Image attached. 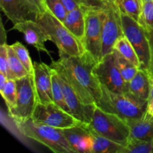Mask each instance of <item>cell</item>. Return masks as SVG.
<instances>
[{
    "label": "cell",
    "mask_w": 153,
    "mask_h": 153,
    "mask_svg": "<svg viewBox=\"0 0 153 153\" xmlns=\"http://www.w3.org/2000/svg\"><path fill=\"white\" fill-rule=\"evenodd\" d=\"M97 62L85 52L81 56H61L51 67L70 84L85 105H96L102 95V85L94 73Z\"/></svg>",
    "instance_id": "cell-1"
},
{
    "label": "cell",
    "mask_w": 153,
    "mask_h": 153,
    "mask_svg": "<svg viewBox=\"0 0 153 153\" xmlns=\"http://www.w3.org/2000/svg\"><path fill=\"white\" fill-rule=\"evenodd\" d=\"M147 104L148 101L138 99L131 93L114 92L102 85L101 97L96 105L126 121L141 117L146 112Z\"/></svg>",
    "instance_id": "cell-2"
},
{
    "label": "cell",
    "mask_w": 153,
    "mask_h": 153,
    "mask_svg": "<svg viewBox=\"0 0 153 153\" xmlns=\"http://www.w3.org/2000/svg\"><path fill=\"white\" fill-rule=\"evenodd\" d=\"M14 123L22 135L44 145L53 152L76 153L61 128L37 123L31 118Z\"/></svg>",
    "instance_id": "cell-3"
},
{
    "label": "cell",
    "mask_w": 153,
    "mask_h": 153,
    "mask_svg": "<svg viewBox=\"0 0 153 153\" xmlns=\"http://www.w3.org/2000/svg\"><path fill=\"white\" fill-rule=\"evenodd\" d=\"M57 46L61 56H81L85 52L82 42L76 38L64 25L48 10L39 15L37 19Z\"/></svg>",
    "instance_id": "cell-4"
},
{
    "label": "cell",
    "mask_w": 153,
    "mask_h": 153,
    "mask_svg": "<svg viewBox=\"0 0 153 153\" xmlns=\"http://www.w3.org/2000/svg\"><path fill=\"white\" fill-rule=\"evenodd\" d=\"M89 125L99 134L124 146H126L131 137L129 126L126 121L114 114L102 110L97 106Z\"/></svg>",
    "instance_id": "cell-5"
},
{
    "label": "cell",
    "mask_w": 153,
    "mask_h": 153,
    "mask_svg": "<svg viewBox=\"0 0 153 153\" xmlns=\"http://www.w3.org/2000/svg\"><path fill=\"white\" fill-rule=\"evenodd\" d=\"M105 5L103 7H88L85 13L86 26L82 43L85 52L90 54L97 64L102 59V26L105 19Z\"/></svg>",
    "instance_id": "cell-6"
},
{
    "label": "cell",
    "mask_w": 153,
    "mask_h": 153,
    "mask_svg": "<svg viewBox=\"0 0 153 153\" xmlns=\"http://www.w3.org/2000/svg\"><path fill=\"white\" fill-rule=\"evenodd\" d=\"M120 15L123 34L129 40L138 56L140 68L147 70L150 75L151 52L146 30L130 16L122 13Z\"/></svg>",
    "instance_id": "cell-7"
},
{
    "label": "cell",
    "mask_w": 153,
    "mask_h": 153,
    "mask_svg": "<svg viewBox=\"0 0 153 153\" xmlns=\"http://www.w3.org/2000/svg\"><path fill=\"white\" fill-rule=\"evenodd\" d=\"M16 102L8 114L13 121H25L31 118L37 103L32 74L16 79Z\"/></svg>",
    "instance_id": "cell-8"
},
{
    "label": "cell",
    "mask_w": 153,
    "mask_h": 153,
    "mask_svg": "<svg viewBox=\"0 0 153 153\" xmlns=\"http://www.w3.org/2000/svg\"><path fill=\"white\" fill-rule=\"evenodd\" d=\"M31 119L37 123L61 129L75 126L83 123L74 117L71 114L63 110L54 102L45 104L37 102Z\"/></svg>",
    "instance_id": "cell-9"
},
{
    "label": "cell",
    "mask_w": 153,
    "mask_h": 153,
    "mask_svg": "<svg viewBox=\"0 0 153 153\" xmlns=\"http://www.w3.org/2000/svg\"><path fill=\"white\" fill-rule=\"evenodd\" d=\"M123 34L119 9L114 1L106 2L102 26V58L113 52L117 40Z\"/></svg>",
    "instance_id": "cell-10"
},
{
    "label": "cell",
    "mask_w": 153,
    "mask_h": 153,
    "mask_svg": "<svg viewBox=\"0 0 153 153\" xmlns=\"http://www.w3.org/2000/svg\"><path fill=\"white\" fill-rule=\"evenodd\" d=\"M94 73L100 84L110 91L117 93L128 92V83L123 79L115 64L113 53L103 57L95 65Z\"/></svg>",
    "instance_id": "cell-11"
},
{
    "label": "cell",
    "mask_w": 153,
    "mask_h": 153,
    "mask_svg": "<svg viewBox=\"0 0 153 153\" xmlns=\"http://www.w3.org/2000/svg\"><path fill=\"white\" fill-rule=\"evenodd\" d=\"M59 82L61 83V88L64 93L66 103L69 108L70 114L74 117L80 120L81 122L90 123L92 120L95 110L96 105H85L79 99L70 84L58 73Z\"/></svg>",
    "instance_id": "cell-12"
},
{
    "label": "cell",
    "mask_w": 153,
    "mask_h": 153,
    "mask_svg": "<svg viewBox=\"0 0 153 153\" xmlns=\"http://www.w3.org/2000/svg\"><path fill=\"white\" fill-rule=\"evenodd\" d=\"M1 9L13 25L27 20L37 21L40 12L26 0H0Z\"/></svg>",
    "instance_id": "cell-13"
},
{
    "label": "cell",
    "mask_w": 153,
    "mask_h": 153,
    "mask_svg": "<svg viewBox=\"0 0 153 153\" xmlns=\"http://www.w3.org/2000/svg\"><path fill=\"white\" fill-rule=\"evenodd\" d=\"M32 78L37 102H52V67L45 63L34 62Z\"/></svg>",
    "instance_id": "cell-14"
},
{
    "label": "cell",
    "mask_w": 153,
    "mask_h": 153,
    "mask_svg": "<svg viewBox=\"0 0 153 153\" xmlns=\"http://www.w3.org/2000/svg\"><path fill=\"white\" fill-rule=\"evenodd\" d=\"M13 30L22 33L28 44L34 46L39 52H46L51 57L50 52L46 48L45 43L50 40V37L43 26L37 21L27 20L13 25Z\"/></svg>",
    "instance_id": "cell-15"
},
{
    "label": "cell",
    "mask_w": 153,
    "mask_h": 153,
    "mask_svg": "<svg viewBox=\"0 0 153 153\" xmlns=\"http://www.w3.org/2000/svg\"><path fill=\"white\" fill-rule=\"evenodd\" d=\"M88 124L82 123L62 129L67 141L76 153H92L93 138L88 131Z\"/></svg>",
    "instance_id": "cell-16"
},
{
    "label": "cell",
    "mask_w": 153,
    "mask_h": 153,
    "mask_svg": "<svg viewBox=\"0 0 153 153\" xmlns=\"http://www.w3.org/2000/svg\"><path fill=\"white\" fill-rule=\"evenodd\" d=\"M152 79L149 72L140 68L135 76L128 82V92L138 99L148 101L150 95Z\"/></svg>",
    "instance_id": "cell-17"
},
{
    "label": "cell",
    "mask_w": 153,
    "mask_h": 153,
    "mask_svg": "<svg viewBox=\"0 0 153 153\" xmlns=\"http://www.w3.org/2000/svg\"><path fill=\"white\" fill-rule=\"evenodd\" d=\"M88 7H79L67 12L64 25L67 29L81 42L83 40L85 33V13Z\"/></svg>",
    "instance_id": "cell-18"
},
{
    "label": "cell",
    "mask_w": 153,
    "mask_h": 153,
    "mask_svg": "<svg viewBox=\"0 0 153 153\" xmlns=\"http://www.w3.org/2000/svg\"><path fill=\"white\" fill-rule=\"evenodd\" d=\"M131 131V137L144 140H153V116L146 112L139 119L126 120Z\"/></svg>",
    "instance_id": "cell-19"
},
{
    "label": "cell",
    "mask_w": 153,
    "mask_h": 153,
    "mask_svg": "<svg viewBox=\"0 0 153 153\" xmlns=\"http://www.w3.org/2000/svg\"><path fill=\"white\" fill-rule=\"evenodd\" d=\"M88 131L93 138L92 153H123L125 146L96 132L88 124Z\"/></svg>",
    "instance_id": "cell-20"
},
{
    "label": "cell",
    "mask_w": 153,
    "mask_h": 153,
    "mask_svg": "<svg viewBox=\"0 0 153 153\" xmlns=\"http://www.w3.org/2000/svg\"><path fill=\"white\" fill-rule=\"evenodd\" d=\"M114 50H116L117 52H119L123 58L138 67L139 68L140 67V63L138 56L133 46L124 34L117 40L114 46Z\"/></svg>",
    "instance_id": "cell-21"
},
{
    "label": "cell",
    "mask_w": 153,
    "mask_h": 153,
    "mask_svg": "<svg viewBox=\"0 0 153 153\" xmlns=\"http://www.w3.org/2000/svg\"><path fill=\"white\" fill-rule=\"evenodd\" d=\"M114 3L120 13L139 22L143 6L142 0H115Z\"/></svg>",
    "instance_id": "cell-22"
},
{
    "label": "cell",
    "mask_w": 153,
    "mask_h": 153,
    "mask_svg": "<svg viewBox=\"0 0 153 153\" xmlns=\"http://www.w3.org/2000/svg\"><path fill=\"white\" fill-rule=\"evenodd\" d=\"M112 53H113L114 58L115 64H116L120 73H121L123 79L126 82L128 83L135 76L140 68L130 62L129 61L126 59L125 58H123L116 50H113Z\"/></svg>",
    "instance_id": "cell-23"
},
{
    "label": "cell",
    "mask_w": 153,
    "mask_h": 153,
    "mask_svg": "<svg viewBox=\"0 0 153 153\" xmlns=\"http://www.w3.org/2000/svg\"><path fill=\"white\" fill-rule=\"evenodd\" d=\"M8 50V64L10 73L13 79H19L30 74L28 70L25 69L20 60L16 56V53L12 49L10 45H7Z\"/></svg>",
    "instance_id": "cell-24"
},
{
    "label": "cell",
    "mask_w": 153,
    "mask_h": 153,
    "mask_svg": "<svg viewBox=\"0 0 153 153\" xmlns=\"http://www.w3.org/2000/svg\"><path fill=\"white\" fill-rule=\"evenodd\" d=\"M123 153H153V140H144L130 137Z\"/></svg>",
    "instance_id": "cell-25"
},
{
    "label": "cell",
    "mask_w": 153,
    "mask_h": 153,
    "mask_svg": "<svg viewBox=\"0 0 153 153\" xmlns=\"http://www.w3.org/2000/svg\"><path fill=\"white\" fill-rule=\"evenodd\" d=\"M52 98H53V102L59 106L61 108L64 110L65 111L68 112L70 114L69 108L66 103L65 99H64V93H63L62 88H61V83L59 82L58 73L57 72L52 68Z\"/></svg>",
    "instance_id": "cell-26"
},
{
    "label": "cell",
    "mask_w": 153,
    "mask_h": 153,
    "mask_svg": "<svg viewBox=\"0 0 153 153\" xmlns=\"http://www.w3.org/2000/svg\"><path fill=\"white\" fill-rule=\"evenodd\" d=\"M0 92L8 111L13 108L16 102V79H8L6 85H4L3 89L0 91Z\"/></svg>",
    "instance_id": "cell-27"
},
{
    "label": "cell",
    "mask_w": 153,
    "mask_h": 153,
    "mask_svg": "<svg viewBox=\"0 0 153 153\" xmlns=\"http://www.w3.org/2000/svg\"><path fill=\"white\" fill-rule=\"evenodd\" d=\"M10 46L13 49L16 56L20 60L25 69L28 70V73L30 74H32L33 69H34V62H32V61H31V58L26 47L22 43L18 41L15 42L14 43L10 45Z\"/></svg>",
    "instance_id": "cell-28"
},
{
    "label": "cell",
    "mask_w": 153,
    "mask_h": 153,
    "mask_svg": "<svg viewBox=\"0 0 153 153\" xmlns=\"http://www.w3.org/2000/svg\"><path fill=\"white\" fill-rule=\"evenodd\" d=\"M139 23L146 29H153V0L143 1Z\"/></svg>",
    "instance_id": "cell-29"
},
{
    "label": "cell",
    "mask_w": 153,
    "mask_h": 153,
    "mask_svg": "<svg viewBox=\"0 0 153 153\" xmlns=\"http://www.w3.org/2000/svg\"><path fill=\"white\" fill-rule=\"evenodd\" d=\"M46 9L57 19L64 22L67 13V10L61 0H46Z\"/></svg>",
    "instance_id": "cell-30"
},
{
    "label": "cell",
    "mask_w": 153,
    "mask_h": 153,
    "mask_svg": "<svg viewBox=\"0 0 153 153\" xmlns=\"http://www.w3.org/2000/svg\"><path fill=\"white\" fill-rule=\"evenodd\" d=\"M0 73L5 75L8 79H13L10 73L8 64L7 45H0Z\"/></svg>",
    "instance_id": "cell-31"
},
{
    "label": "cell",
    "mask_w": 153,
    "mask_h": 153,
    "mask_svg": "<svg viewBox=\"0 0 153 153\" xmlns=\"http://www.w3.org/2000/svg\"><path fill=\"white\" fill-rule=\"evenodd\" d=\"M73 1L79 7H103L106 4L105 1L102 0H73Z\"/></svg>",
    "instance_id": "cell-32"
},
{
    "label": "cell",
    "mask_w": 153,
    "mask_h": 153,
    "mask_svg": "<svg viewBox=\"0 0 153 153\" xmlns=\"http://www.w3.org/2000/svg\"><path fill=\"white\" fill-rule=\"evenodd\" d=\"M146 29V28H145ZM147 32L148 38L149 41L151 52V68H150V76L152 80L153 79V29H146Z\"/></svg>",
    "instance_id": "cell-33"
},
{
    "label": "cell",
    "mask_w": 153,
    "mask_h": 153,
    "mask_svg": "<svg viewBox=\"0 0 153 153\" xmlns=\"http://www.w3.org/2000/svg\"><path fill=\"white\" fill-rule=\"evenodd\" d=\"M31 1L35 4L36 7L38 8L40 13H43V12H45L47 10L46 5V0H31Z\"/></svg>",
    "instance_id": "cell-34"
},
{
    "label": "cell",
    "mask_w": 153,
    "mask_h": 153,
    "mask_svg": "<svg viewBox=\"0 0 153 153\" xmlns=\"http://www.w3.org/2000/svg\"><path fill=\"white\" fill-rule=\"evenodd\" d=\"M0 40H1V43L0 45L7 44L6 43V39H7V35H6V31L4 30V25H3L2 22H1V31H0Z\"/></svg>",
    "instance_id": "cell-35"
},
{
    "label": "cell",
    "mask_w": 153,
    "mask_h": 153,
    "mask_svg": "<svg viewBox=\"0 0 153 153\" xmlns=\"http://www.w3.org/2000/svg\"><path fill=\"white\" fill-rule=\"evenodd\" d=\"M7 80H8V78H7L4 74L0 73V91L3 89L4 85L7 83Z\"/></svg>",
    "instance_id": "cell-36"
},
{
    "label": "cell",
    "mask_w": 153,
    "mask_h": 153,
    "mask_svg": "<svg viewBox=\"0 0 153 153\" xmlns=\"http://www.w3.org/2000/svg\"><path fill=\"white\" fill-rule=\"evenodd\" d=\"M146 113L148 114L151 115V116H153V99L148 101Z\"/></svg>",
    "instance_id": "cell-37"
},
{
    "label": "cell",
    "mask_w": 153,
    "mask_h": 153,
    "mask_svg": "<svg viewBox=\"0 0 153 153\" xmlns=\"http://www.w3.org/2000/svg\"><path fill=\"white\" fill-rule=\"evenodd\" d=\"M153 99V79L152 80V85H151V91H150V95H149V100H152ZM148 100V101H149Z\"/></svg>",
    "instance_id": "cell-38"
},
{
    "label": "cell",
    "mask_w": 153,
    "mask_h": 153,
    "mask_svg": "<svg viewBox=\"0 0 153 153\" xmlns=\"http://www.w3.org/2000/svg\"><path fill=\"white\" fill-rule=\"evenodd\" d=\"M102 1H105V2H108V1H114L115 0H102Z\"/></svg>",
    "instance_id": "cell-39"
},
{
    "label": "cell",
    "mask_w": 153,
    "mask_h": 153,
    "mask_svg": "<svg viewBox=\"0 0 153 153\" xmlns=\"http://www.w3.org/2000/svg\"><path fill=\"white\" fill-rule=\"evenodd\" d=\"M143 1H151V0H142Z\"/></svg>",
    "instance_id": "cell-40"
}]
</instances>
